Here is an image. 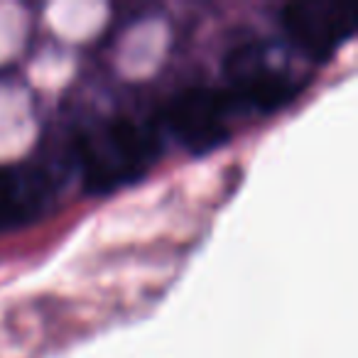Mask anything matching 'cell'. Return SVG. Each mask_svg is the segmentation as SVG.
Returning a JSON list of instances; mask_svg holds the SVG:
<instances>
[{"instance_id":"1","label":"cell","mask_w":358,"mask_h":358,"mask_svg":"<svg viewBox=\"0 0 358 358\" xmlns=\"http://www.w3.org/2000/svg\"><path fill=\"white\" fill-rule=\"evenodd\" d=\"M162 155L157 130L133 118H115L81 143L84 187L89 194H110L143 179Z\"/></svg>"},{"instance_id":"2","label":"cell","mask_w":358,"mask_h":358,"mask_svg":"<svg viewBox=\"0 0 358 358\" xmlns=\"http://www.w3.org/2000/svg\"><path fill=\"white\" fill-rule=\"evenodd\" d=\"M236 103L216 86H189L167 106V125L189 152L206 155L229 140V115Z\"/></svg>"},{"instance_id":"3","label":"cell","mask_w":358,"mask_h":358,"mask_svg":"<svg viewBox=\"0 0 358 358\" xmlns=\"http://www.w3.org/2000/svg\"><path fill=\"white\" fill-rule=\"evenodd\" d=\"M255 45H241L226 59V74L231 79V99L236 108H255L260 113H273L282 106L292 103L302 86L289 74L263 64Z\"/></svg>"},{"instance_id":"4","label":"cell","mask_w":358,"mask_h":358,"mask_svg":"<svg viewBox=\"0 0 358 358\" xmlns=\"http://www.w3.org/2000/svg\"><path fill=\"white\" fill-rule=\"evenodd\" d=\"M282 27L304 55L314 62H327L353 37L356 15L351 8L336 3H292L282 8Z\"/></svg>"},{"instance_id":"5","label":"cell","mask_w":358,"mask_h":358,"mask_svg":"<svg viewBox=\"0 0 358 358\" xmlns=\"http://www.w3.org/2000/svg\"><path fill=\"white\" fill-rule=\"evenodd\" d=\"M55 196L50 174L32 164L0 167V231L20 229L40 219Z\"/></svg>"}]
</instances>
